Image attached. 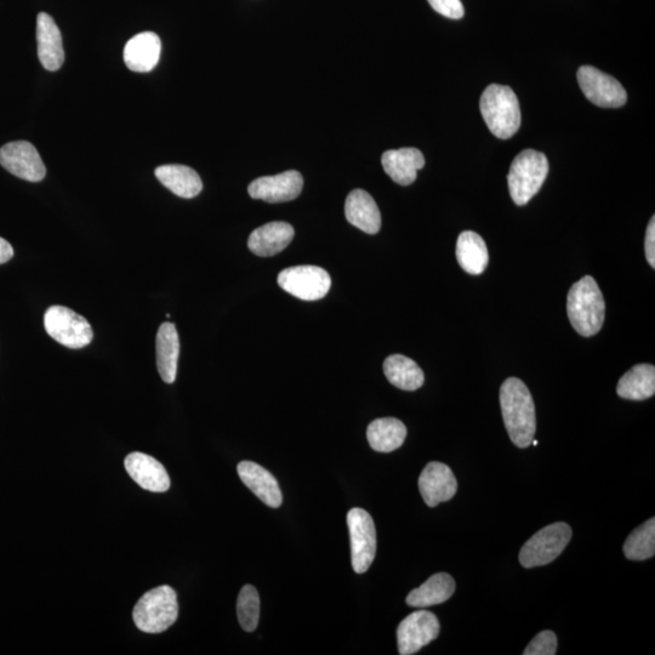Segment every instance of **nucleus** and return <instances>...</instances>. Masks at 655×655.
<instances>
[{"mask_svg": "<svg viewBox=\"0 0 655 655\" xmlns=\"http://www.w3.org/2000/svg\"><path fill=\"white\" fill-rule=\"evenodd\" d=\"M500 407L506 430L518 448H528L537 431V418L531 391L517 378L505 381L500 389Z\"/></svg>", "mask_w": 655, "mask_h": 655, "instance_id": "nucleus-1", "label": "nucleus"}, {"mask_svg": "<svg viewBox=\"0 0 655 655\" xmlns=\"http://www.w3.org/2000/svg\"><path fill=\"white\" fill-rule=\"evenodd\" d=\"M605 311V299L594 278L585 276L573 284L567 296V313L580 335L589 338L600 332L605 323Z\"/></svg>", "mask_w": 655, "mask_h": 655, "instance_id": "nucleus-2", "label": "nucleus"}, {"mask_svg": "<svg viewBox=\"0 0 655 655\" xmlns=\"http://www.w3.org/2000/svg\"><path fill=\"white\" fill-rule=\"evenodd\" d=\"M480 110L487 127L498 139H511L521 127L520 102L508 85H489L481 96Z\"/></svg>", "mask_w": 655, "mask_h": 655, "instance_id": "nucleus-3", "label": "nucleus"}, {"mask_svg": "<svg viewBox=\"0 0 655 655\" xmlns=\"http://www.w3.org/2000/svg\"><path fill=\"white\" fill-rule=\"evenodd\" d=\"M179 617L178 596L168 585L146 592L133 612L136 628L146 634H161L174 625Z\"/></svg>", "mask_w": 655, "mask_h": 655, "instance_id": "nucleus-4", "label": "nucleus"}, {"mask_svg": "<svg viewBox=\"0 0 655 655\" xmlns=\"http://www.w3.org/2000/svg\"><path fill=\"white\" fill-rule=\"evenodd\" d=\"M549 174V162L544 153L524 150L510 167L508 185L512 201L526 205L537 195Z\"/></svg>", "mask_w": 655, "mask_h": 655, "instance_id": "nucleus-5", "label": "nucleus"}, {"mask_svg": "<svg viewBox=\"0 0 655 655\" xmlns=\"http://www.w3.org/2000/svg\"><path fill=\"white\" fill-rule=\"evenodd\" d=\"M572 535V528L565 522L552 523L540 529L522 546L521 565L524 568L549 565L567 548Z\"/></svg>", "mask_w": 655, "mask_h": 655, "instance_id": "nucleus-6", "label": "nucleus"}, {"mask_svg": "<svg viewBox=\"0 0 655 655\" xmlns=\"http://www.w3.org/2000/svg\"><path fill=\"white\" fill-rule=\"evenodd\" d=\"M44 327L55 341L68 349H83L94 339L93 328L66 306H51L44 315Z\"/></svg>", "mask_w": 655, "mask_h": 655, "instance_id": "nucleus-7", "label": "nucleus"}, {"mask_svg": "<svg viewBox=\"0 0 655 655\" xmlns=\"http://www.w3.org/2000/svg\"><path fill=\"white\" fill-rule=\"evenodd\" d=\"M351 540L352 568L357 574L368 571L377 555V529L372 516L363 509H351L347 514Z\"/></svg>", "mask_w": 655, "mask_h": 655, "instance_id": "nucleus-8", "label": "nucleus"}, {"mask_svg": "<svg viewBox=\"0 0 655 655\" xmlns=\"http://www.w3.org/2000/svg\"><path fill=\"white\" fill-rule=\"evenodd\" d=\"M277 281L284 292L304 301L323 299L332 286L329 273L311 265L289 267L279 273Z\"/></svg>", "mask_w": 655, "mask_h": 655, "instance_id": "nucleus-9", "label": "nucleus"}, {"mask_svg": "<svg viewBox=\"0 0 655 655\" xmlns=\"http://www.w3.org/2000/svg\"><path fill=\"white\" fill-rule=\"evenodd\" d=\"M578 83L586 99L603 108H619L628 101L623 85L596 67L582 66L577 73Z\"/></svg>", "mask_w": 655, "mask_h": 655, "instance_id": "nucleus-10", "label": "nucleus"}, {"mask_svg": "<svg viewBox=\"0 0 655 655\" xmlns=\"http://www.w3.org/2000/svg\"><path fill=\"white\" fill-rule=\"evenodd\" d=\"M440 622L434 613L418 611L403 619L397 629L398 653L412 655L430 645L440 635Z\"/></svg>", "mask_w": 655, "mask_h": 655, "instance_id": "nucleus-11", "label": "nucleus"}, {"mask_svg": "<svg viewBox=\"0 0 655 655\" xmlns=\"http://www.w3.org/2000/svg\"><path fill=\"white\" fill-rule=\"evenodd\" d=\"M0 165L22 180L39 182L47 175L37 148L28 141H13L0 148Z\"/></svg>", "mask_w": 655, "mask_h": 655, "instance_id": "nucleus-12", "label": "nucleus"}, {"mask_svg": "<svg viewBox=\"0 0 655 655\" xmlns=\"http://www.w3.org/2000/svg\"><path fill=\"white\" fill-rule=\"evenodd\" d=\"M303 175L296 170H288L275 176L256 179L248 187L249 196L267 203L294 201L303 191Z\"/></svg>", "mask_w": 655, "mask_h": 655, "instance_id": "nucleus-13", "label": "nucleus"}, {"mask_svg": "<svg viewBox=\"0 0 655 655\" xmlns=\"http://www.w3.org/2000/svg\"><path fill=\"white\" fill-rule=\"evenodd\" d=\"M419 489L425 504L430 508L454 498L458 491V482L451 467L446 464H427L419 477Z\"/></svg>", "mask_w": 655, "mask_h": 655, "instance_id": "nucleus-14", "label": "nucleus"}, {"mask_svg": "<svg viewBox=\"0 0 655 655\" xmlns=\"http://www.w3.org/2000/svg\"><path fill=\"white\" fill-rule=\"evenodd\" d=\"M125 470L141 488L153 493H164L170 488V477L164 466L144 453H131L125 458Z\"/></svg>", "mask_w": 655, "mask_h": 655, "instance_id": "nucleus-15", "label": "nucleus"}, {"mask_svg": "<svg viewBox=\"0 0 655 655\" xmlns=\"http://www.w3.org/2000/svg\"><path fill=\"white\" fill-rule=\"evenodd\" d=\"M38 58L45 70H60L65 62L64 44L58 25L47 13L37 16Z\"/></svg>", "mask_w": 655, "mask_h": 655, "instance_id": "nucleus-16", "label": "nucleus"}, {"mask_svg": "<svg viewBox=\"0 0 655 655\" xmlns=\"http://www.w3.org/2000/svg\"><path fill=\"white\" fill-rule=\"evenodd\" d=\"M239 477L262 503L277 509L283 503L281 488L270 471L253 461H242L237 466Z\"/></svg>", "mask_w": 655, "mask_h": 655, "instance_id": "nucleus-17", "label": "nucleus"}, {"mask_svg": "<svg viewBox=\"0 0 655 655\" xmlns=\"http://www.w3.org/2000/svg\"><path fill=\"white\" fill-rule=\"evenodd\" d=\"M161 53V38L153 32H142L136 34L125 45L124 62L130 71L151 72L158 65Z\"/></svg>", "mask_w": 655, "mask_h": 655, "instance_id": "nucleus-18", "label": "nucleus"}, {"mask_svg": "<svg viewBox=\"0 0 655 655\" xmlns=\"http://www.w3.org/2000/svg\"><path fill=\"white\" fill-rule=\"evenodd\" d=\"M385 173L401 186L412 185L417 180L418 170L423 169L425 157L418 148H400L386 151L381 157Z\"/></svg>", "mask_w": 655, "mask_h": 655, "instance_id": "nucleus-19", "label": "nucleus"}, {"mask_svg": "<svg viewBox=\"0 0 655 655\" xmlns=\"http://www.w3.org/2000/svg\"><path fill=\"white\" fill-rule=\"evenodd\" d=\"M295 232L287 222H270L256 229L248 239V247L255 255L267 258L283 252L292 243Z\"/></svg>", "mask_w": 655, "mask_h": 655, "instance_id": "nucleus-20", "label": "nucleus"}, {"mask_svg": "<svg viewBox=\"0 0 655 655\" xmlns=\"http://www.w3.org/2000/svg\"><path fill=\"white\" fill-rule=\"evenodd\" d=\"M345 215L351 225L368 235L381 229V214L372 196L363 190H353L346 198Z\"/></svg>", "mask_w": 655, "mask_h": 655, "instance_id": "nucleus-21", "label": "nucleus"}, {"mask_svg": "<svg viewBox=\"0 0 655 655\" xmlns=\"http://www.w3.org/2000/svg\"><path fill=\"white\" fill-rule=\"evenodd\" d=\"M157 368L164 383L173 384L178 373L180 340L173 323L165 322L158 329L156 339Z\"/></svg>", "mask_w": 655, "mask_h": 655, "instance_id": "nucleus-22", "label": "nucleus"}, {"mask_svg": "<svg viewBox=\"0 0 655 655\" xmlns=\"http://www.w3.org/2000/svg\"><path fill=\"white\" fill-rule=\"evenodd\" d=\"M156 178L174 195L190 199L203 190V182L190 167L181 164L162 165L156 169Z\"/></svg>", "mask_w": 655, "mask_h": 655, "instance_id": "nucleus-23", "label": "nucleus"}, {"mask_svg": "<svg viewBox=\"0 0 655 655\" xmlns=\"http://www.w3.org/2000/svg\"><path fill=\"white\" fill-rule=\"evenodd\" d=\"M455 582L448 573H437L427 579L418 589L410 591L407 605L414 608H427L441 605L454 594Z\"/></svg>", "mask_w": 655, "mask_h": 655, "instance_id": "nucleus-24", "label": "nucleus"}, {"mask_svg": "<svg viewBox=\"0 0 655 655\" xmlns=\"http://www.w3.org/2000/svg\"><path fill=\"white\" fill-rule=\"evenodd\" d=\"M407 437V427L396 418H381L370 423L367 438L375 452L391 453L402 447Z\"/></svg>", "mask_w": 655, "mask_h": 655, "instance_id": "nucleus-25", "label": "nucleus"}, {"mask_svg": "<svg viewBox=\"0 0 655 655\" xmlns=\"http://www.w3.org/2000/svg\"><path fill=\"white\" fill-rule=\"evenodd\" d=\"M619 397L630 401H645L655 393V368L652 364H637L619 380Z\"/></svg>", "mask_w": 655, "mask_h": 655, "instance_id": "nucleus-26", "label": "nucleus"}, {"mask_svg": "<svg viewBox=\"0 0 655 655\" xmlns=\"http://www.w3.org/2000/svg\"><path fill=\"white\" fill-rule=\"evenodd\" d=\"M455 254L461 269L469 275L478 276L487 269L489 255L486 242L476 232L461 233Z\"/></svg>", "mask_w": 655, "mask_h": 655, "instance_id": "nucleus-27", "label": "nucleus"}, {"mask_svg": "<svg viewBox=\"0 0 655 655\" xmlns=\"http://www.w3.org/2000/svg\"><path fill=\"white\" fill-rule=\"evenodd\" d=\"M384 373L393 386L404 391L418 390L425 381L424 372L418 364L403 355L387 357Z\"/></svg>", "mask_w": 655, "mask_h": 655, "instance_id": "nucleus-28", "label": "nucleus"}, {"mask_svg": "<svg viewBox=\"0 0 655 655\" xmlns=\"http://www.w3.org/2000/svg\"><path fill=\"white\" fill-rule=\"evenodd\" d=\"M624 554L631 561H646L655 554V520L637 527L624 544Z\"/></svg>", "mask_w": 655, "mask_h": 655, "instance_id": "nucleus-29", "label": "nucleus"}, {"mask_svg": "<svg viewBox=\"0 0 655 655\" xmlns=\"http://www.w3.org/2000/svg\"><path fill=\"white\" fill-rule=\"evenodd\" d=\"M237 617L239 625L247 632L258 628L260 619V597L253 585H246L239 592L237 600Z\"/></svg>", "mask_w": 655, "mask_h": 655, "instance_id": "nucleus-30", "label": "nucleus"}, {"mask_svg": "<svg viewBox=\"0 0 655 655\" xmlns=\"http://www.w3.org/2000/svg\"><path fill=\"white\" fill-rule=\"evenodd\" d=\"M557 651V637L554 632L545 630L537 636L524 649V655H555Z\"/></svg>", "mask_w": 655, "mask_h": 655, "instance_id": "nucleus-31", "label": "nucleus"}, {"mask_svg": "<svg viewBox=\"0 0 655 655\" xmlns=\"http://www.w3.org/2000/svg\"><path fill=\"white\" fill-rule=\"evenodd\" d=\"M438 14L452 20L463 19L465 10L461 0H427Z\"/></svg>", "mask_w": 655, "mask_h": 655, "instance_id": "nucleus-32", "label": "nucleus"}, {"mask_svg": "<svg viewBox=\"0 0 655 655\" xmlns=\"http://www.w3.org/2000/svg\"><path fill=\"white\" fill-rule=\"evenodd\" d=\"M645 249L648 264L655 267V219L654 216L649 222L646 233Z\"/></svg>", "mask_w": 655, "mask_h": 655, "instance_id": "nucleus-33", "label": "nucleus"}, {"mask_svg": "<svg viewBox=\"0 0 655 655\" xmlns=\"http://www.w3.org/2000/svg\"><path fill=\"white\" fill-rule=\"evenodd\" d=\"M13 256L14 248L11 247V244L8 241H5L4 238L0 237V265L11 260Z\"/></svg>", "mask_w": 655, "mask_h": 655, "instance_id": "nucleus-34", "label": "nucleus"}]
</instances>
